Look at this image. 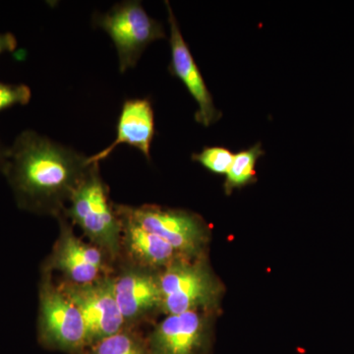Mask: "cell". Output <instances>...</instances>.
<instances>
[{"label":"cell","mask_w":354,"mask_h":354,"mask_svg":"<svg viewBox=\"0 0 354 354\" xmlns=\"http://www.w3.org/2000/svg\"><path fill=\"white\" fill-rule=\"evenodd\" d=\"M155 135V120L152 104L148 99H131L123 102L118 127L116 138L102 152L88 157V162H100L109 157L120 144H127L142 152L151 160V145Z\"/></svg>","instance_id":"13"},{"label":"cell","mask_w":354,"mask_h":354,"mask_svg":"<svg viewBox=\"0 0 354 354\" xmlns=\"http://www.w3.org/2000/svg\"><path fill=\"white\" fill-rule=\"evenodd\" d=\"M57 285L80 311L87 330L88 346L127 328L116 301L113 277L111 274L86 285H73L64 281Z\"/></svg>","instance_id":"7"},{"label":"cell","mask_w":354,"mask_h":354,"mask_svg":"<svg viewBox=\"0 0 354 354\" xmlns=\"http://www.w3.org/2000/svg\"><path fill=\"white\" fill-rule=\"evenodd\" d=\"M207 328L198 311L167 315L147 339L150 354H204Z\"/></svg>","instance_id":"11"},{"label":"cell","mask_w":354,"mask_h":354,"mask_svg":"<svg viewBox=\"0 0 354 354\" xmlns=\"http://www.w3.org/2000/svg\"><path fill=\"white\" fill-rule=\"evenodd\" d=\"M234 155L225 148L211 147L201 153H194L193 160L201 164L205 169L215 174H227L234 162Z\"/></svg>","instance_id":"16"},{"label":"cell","mask_w":354,"mask_h":354,"mask_svg":"<svg viewBox=\"0 0 354 354\" xmlns=\"http://www.w3.org/2000/svg\"><path fill=\"white\" fill-rule=\"evenodd\" d=\"M261 144L251 147L246 151L234 155V162L227 174L225 187L228 191L234 188L241 187L251 183L255 177V165L258 158L263 155Z\"/></svg>","instance_id":"15"},{"label":"cell","mask_w":354,"mask_h":354,"mask_svg":"<svg viewBox=\"0 0 354 354\" xmlns=\"http://www.w3.org/2000/svg\"><path fill=\"white\" fill-rule=\"evenodd\" d=\"M17 48V39L11 32L0 34V55L3 53H12Z\"/></svg>","instance_id":"18"},{"label":"cell","mask_w":354,"mask_h":354,"mask_svg":"<svg viewBox=\"0 0 354 354\" xmlns=\"http://www.w3.org/2000/svg\"><path fill=\"white\" fill-rule=\"evenodd\" d=\"M158 277L160 310L167 315L198 311L213 304L218 286L206 266L198 261L179 258Z\"/></svg>","instance_id":"5"},{"label":"cell","mask_w":354,"mask_h":354,"mask_svg":"<svg viewBox=\"0 0 354 354\" xmlns=\"http://www.w3.org/2000/svg\"><path fill=\"white\" fill-rule=\"evenodd\" d=\"M121 211L148 232L167 241L180 257L191 259L201 252L207 230L198 216L180 211L152 205L141 207L118 205Z\"/></svg>","instance_id":"8"},{"label":"cell","mask_w":354,"mask_h":354,"mask_svg":"<svg viewBox=\"0 0 354 354\" xmlns=\"http://www.w3.org/2000/svg\"><path fill=\"white\" fill-rule=\"evenodd\" d=\"M81 354H150L147 341L125 328L118 334L106 337L88 346Z\"/></svg>","instance_id":"14"},{"label":"cell","mask_w":354,"mask_h":354,"mask_svg":"<svg viewBox=\"0 0 354 354\" xmlns=\"http://www.w3.org/2000/svg\"><path fill=\"white\" fill-rule=\"evenodd\" d=\"M153 272L127 264L113 277L116 301L127 328H132L153 310L160 309L158 277Z\"/></svg>","instance_id":"10"},{"label":"cell","mask_w":354,"mask_h":354,"mask_svg":"<svg viewBox=\"0 0 354 354\" xmlns=\"http://www.w3.org/2000/svg\"><path fill=\"white\" fill-rule=\"evenodd\" d=\"M121 221V257L128 265L153 272L165 270L180 256L167 241L148 232L115 205Z\"/></svg>","instance_id":"12"},{"label":"cell","mask_w":354,"mask_h":354,"mask_svg":"<svg viewBox=\"0 0 354 354\" xmlns=\"http://www.w3.org/2000/svg\"><path fill=\"white\" fill-rule=\"evenodd\" d=\"M38 341L44 348L69 354H81L88 346L80 311L46 271L39 281Z\"/></svg>","instance_id":"3"},{"label":"cell","mask_w":354,"mask_h":354,"mask_svg":"<svg viewBox=\"0 0 354 354\" xmlns=\"http://www.w3.org/2000/svg\"><path fill=\"white\" fill-rule=\"evenodd\" d=\"M64 215L83 230L91 243L99 247L111 261L121 257V221L109 199V186L94 162L81 181Z\"/></svg>","instance_id":"2"},{"label":"cell","mask_w":354,"mask_h":354,"mask_svg":"<svg viewBox=\"0 0 354 354\" xmlns=\"http://www.w3.org/2000/svg\"><path fill=\"white\" fill-rule=\"evenodd\" d=\"M95 27L108 32L118 50L120 73L134 68L149 44L165 39L162 24L147 14L141 2L116 3L104 14L95 13Z\"/></svg>","instance_id":"4"},{"label":"cell","mask_w":354,"mask_h":354,"mask_svg":"<svg viewBox=\"0 0 354 354\" xmlns=\"http://www.w3.org/2000/svg\"><path fill=\"white\" fill-rule=\"evenodd\" d=\"M7 150L8 148L0 143V171H3L7 160Z\"/></svg>","instance_id":"19"},{"label":"cell","mask_w":354,"mask_h":354,"mask_svg":"<svg viewBox=\"0 0 354 354\" xmlns=\"http://www.w3.org/2000/svg\"><path fill=\"white\" fill-rule=\"evenodd\" d=\"M169 13V29H171V71L174 76L183 81L188 92L198 104V111L195 118L197 122L204 127H209L220 118L221 113L216 109L213 97L209 94L201 72L198 68L194 58L191 55L189 48L184 39L176 15L169 1H165Z\"/></svg>","instance_id":"9"},{"label":"cell","mask_w":354,"mask_h":354,"mask_svg":"<svg viewBox=\"0 0 354 354\" xmlns=\"http://www.w3.org/2000/svg\"><path fill=\"white\" fill-rule=\"evenodd\" d=\"M31 88L24 84H7L0 82V111L14 106L29 104L31 101Z\"/></svg>","instance_id":"17"},{"label":"cell","mask_w":354,"mask_h":354,"mask_svg":"<svg viewBox=\"0 0 354 354\" xmlns=\"http://www.w3.org/2000/svg\"><path fill=\"white\" fill-rule=\"evenodd\" d=\"M91 165L84 153L26 130L7 150L2 174L21 209L58 218Z\"/></svg>","instance_id":"1"},{"label":"cell","mask_w":354,"mask_h":354,"mask_svg":"<svg viewBox=\"0 0 354 354\" xmlns=\"http://www.w3.org/2000/svg\"><path fill=\"white\" fill-rule=\"evenodd\" d=\"M57 220L59 235L41 265V271L59 272L64 281L73 285H86L109 276V256L91 242L79 239L64 214Z\"/></svg>","instance_id":"6"}]
</instances>
